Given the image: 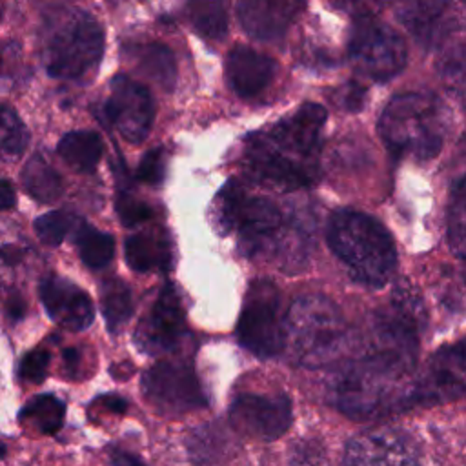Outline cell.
I'll return each instance as SVG.
<instances>
[{
  "instance_id": "obj_1",
  "label": "cell",
  "mask_w": 466,
  "mask_h": 466,
  "mask_svg": "<svg viewBox=\"0 0 466 466\" xmlns=\"http://www.w3.org/2000/svg\"><path fill=\"white\" fill-rule=\"evenodd\" d=\"M326 109L306 102L293 115L253 135L246 164L262 184L279 189L308 187L319 178Z\"/></svg>"
},
{
  "instance_id": "obj_2",
  "label": "cell",
  "mask_w": 466,
  "mask_h": 466,
  "mask_svg": "<svg viewBox=\"0 0 466 466\" xmlns=\"http://www.w3.org/2000/svg\"><path fill=\"white\" fill-rule=\"evenodd\" d=\"M413 368L368 348L342 364L329 382V399L344 415L371 420L411 406Z\"/></svg>"
},
{
  "instance_id": "obj_3",
  "label": "cell",
  "mask_w": 466,
  "mask_h": 466,
  "mask_svg": "<svg viewBox=\"0 0 466 466\" xmlns=\"http://www.w3.org/2000/svg\"><path fill=\"white\" fill-rule=\"evenodd\" d=\"M328 244L353 279L382 286L393 273L397 253L388 229L370 215L342 209L328 224Z\"/></svg>"
},
{
  "instance_id": "obj_4",
  "label": "cell",
  "mask_w": 466,
  "mask_h": 466,
  "mask_svg": "<svg viewBox=\"0 0 466 466\" xmlns=\"http://www.w3.org/2000/svg\"><path fill=\"white\" fill-rule=\"evenodd\" d=\"M446 127V111L430 93H400L379 118V131L390 151L415 160H430L441 151Z\"/></svg>"
},
{
  "instance_id": "obj_5",
  "label": "cell",
  "mask_w": 466,
  "mask_h": 466,
  "mask_svg": "<svg viewBox=\"0 0 466 466\" xmlns=\"http://www.w3.org/2000/svg\"><path fill=\"white\" fill-rule=\"evenodd\" d=\"M284 346L300 366L333 362L346 346V322L339 306L324 295L297 299L284 319Z\"/></svg>"
},
{
  "instance_id": "obj_6",
  "label": "cell",
  "mask_w": 466,
  "mask_h": 466,
  "mask_svg": "<svg viewBox=\"0 0 466 466\" xmlns=\"http://www.w3.org/2000/svg\"><path fill=\"white\" fill-rule=\"evenodd\" d=\"M104 53V31L95 16L78 7L49 11L44 36V64L55 78H78Z\"/></svg>"
},
{
  "instance_id": "obj_7",
  "label": "cell",
  "mask_w": 466,
  "mask_h": 466,
  "mask_svg": "<svg viewBox=\"0 0 466 466\" xmlns=\"http://www.w3.org/2000/svg\"><path fill=\"white\" fill-rule=\"evenodd\" d=\"M215 226L222 233L237 228L246 255L279 242L284 244L286 233L299 229V226L288 228L286 217L275 202L264 197H246L235 182H228L215 200Z\"/></svg>"
},
{
  "instance_id": "obj_8",
  "label": "cell",
  "mask_w": 466,
  "mask_h": 466,
  "mask_svg": "<svg viewBox=\"0 0 466 466\" xmlns=\"http://www.w3.org/2000/svg\"><path fill=\"white\" fill-rule=\"evenodd\" d=\"M238 342L260 359L275 357L284 348V319L279 288L269 280H255L244 297L237 324Z\"/></svg>"
},
{
  "instance_id": "obj_9",
  "label": "cell",
  "mask_w": 466,
  "mask_h": 466,
  "mask_svg": "<svg viewBox=\"0 0 466 466\" xmlns=\"http://www.w3.org/2000/svg\"><path fill=\"white\" fill-rule=\"evenodd\" d=\"M348 53L359 73L380 82L397 76L408 58L404 40L390 25L373 16L355 20L350 33Z\"/></svg>"
},
{
  "instance_id": "obj_10",
  "label": "cell",
  "mask_w": 466,
  "mask_h": 466,
  "mask_svg": "<svg viewBox=\"0 0 466 466\" xmlns=\"http://www.w3.org/2000/svg\"><path fill=\"white\" fill-rule=\"evenodd\" d=\"M146 399L166 413H186L208 406L195 370L184 362H160L142 375Z\"/></svg>"
},
{
  "instance_id": "obj_11",
  "label": "cell",
  "mask_w": 466,
  "mask_h": 466,
  "mask_svg": "<svg viewBox=\"0 0 466 466\" xmlns=\"http://www.w3.org/2000/svg\"><path fill=\"white\" fill-rule=\"evenodd\" d=\"M397 18L424 47H437L466 20L464 0H397Z\"/></svg>"
},
{
  "instance_id": "obj_12",
  "label": "cell",
  "mask_w": 466,
  "mask_h": 466,
  "mask_svg": "<svg viewBox=\"0 0 466 466\" xmlns=\"http://www.w3.org/2000/svg\"><path fill=\"white\" fill-rule=\"evenodd\" d=\"M466 391V340L435 351L413 379L411 404L433 406Z\"/></svg>"
},
{
  "instance_id": "obj_13",
  "label": "cell",
  "mask_w": 466,
  "mask_h": 466,
  "mask_svg": "<svg viewBox=\"0 0 466 466\" xmlns=\"http://www.w3.org/2000/svg\"><path fill=\"white\" fill-rule=\"evenodd\" d=\"M109 124L131 144H140L151 131L155 120V102L146 86L116 75L109 84V96L104 104Z\"/></svg>"
},
{
  "instance_id": "obj_14",
  "label": "cell",
  "mask_w": 466,
  "mask_h": 466,
  "mask_svg": "<svg viewBox=\"0 0 466 466\" xmlns=\"http://www.w3.org/2000/svg\"><path fill=\"white\" fill-rule=\"evenodd\" d=\"M231 424L244 435L275 441L291 424V402L286 395H238L229 408Z\"/></svg>"
},
{
  "instance_id": "obj_15",
  "label": "cell",
  "mask_w": 466,
  "mask_h": 466,
  "mask_svg": "<svg viewBox=\"0 0 466 466\" xmlns=\"http://www.w3.org/2000/svg\"><path fill=\"white\" fill-rule=\"evenodd\" d=\"M184 308L175 284L162 286L151 311L140 322L135 333V342L142 351L158 355L171 351L184 335Z\"/></svg>"
},
{
  "instance_id": "obj_16",
  "label": "cell",
  "mask_w": 466,
  "mask_h": 466,
  "mask_svg": "<svg viewBox=\"0 0 466 466\" xmlns=\"http://www.w3.org/2000/svg\"><path fill=\"white\" fill-rule=\"evenodd\" d=\"M413 439L395 428H379L351 439L344 451L350 464H413L419 462Z\"/></svg>"
},
{
  "instance_id": "obj_17",
  "label": "cell",
  "mask_w": 466,
  "mask_h": 466,
  "mask_svg": "<svg viewBox=\"0 0 466 466\" xmlns=\"http://www.w3.org/2000/svg\"><path fill=\"white\" fill-rule=\"evenodd\" d=\"M40 299L51 320L64 329L82 331L89 328L95 319L91 297L64 277H44L40 282Z\"/></svg>"
},
{
  "instance_id": "obj_18",
  "label": "cell",
  "mask_w": 466,
  "mask_h": 466,
  "mask_svg": "<svg viewBox=\"0 0 466 466\" xmlns=\"http://www.w3.org/2000/svg\"><path fill=\"white\" fill-rule=\"evenodd\" d=\"M300 5L302 0H238L237 16L251 38L271 42L286 35Z\"/></svg>"
},
{
  "instance_id": "obj_19",
  "label": "cell",
  "mask_w": 466,
  "mask_h": 466,
  "mask_svg": "<svg viewBox=\"0 0 466 466\" xmlns=\"http://www.w3.org/2000/svg\"><path fill=\"white\" fill-rule=\"evenodd\" d=\"M277 64L268 55L251 47H233L226 58V80L240 98H251L264 91L275 76Z\"/></svg>"
},
{
  "instance_id": "obj_20",
  "label": "cell",
  "mask_w": 466,
  "mask_h": 466,
  "mask_svg": "<svg viewBox=\"0 0 466 466\" xmlns=\"http://www.w3.org/2000/svg\"><path fill=\"white\" fill-rule=\"evenodd\" d=\"M124 253L127 266L133 271H169L171 268V248L164 229H147L126 238Z\"/></svg>"
},
{
  "instance_id": "obj_21",
  "label": "cell",
  "mask_w": 466,
  "mask_h": 466,
  "mask_svg": "<svg viewBox=\"0 0 466 466\" xmlns=\"http://www.w3.org/2000/svg\"><path fill=\"white\" fill-rule=\"evenodd\" d=\"M137 69L160 89L171 91L177 82V62L169 47L162 44H137L126 49Z\"/></svg>"
},
{
  "instance_id": "obj_22",
  "label": "cell",
  "mask_w": 466,
  "mask_h": 466,
  "mask_svg": "<svg viewBox=\"0 0 466 466\" xmlns=\"http://www.w3.org/2000/svg\"><path fill=\"white\" fill-rule=\"evenodd\" d=\"M56 151L62 160L75 171L91 173L102 157L104 144L96 131L75 129L60 138Z\"/></svg>"
},
{
  "instance_id": "obj_23",
  "label": "cell",
  "mask_w": 466,
  "mask_h": 466,
  "mask_svg": "<svg viewBox=\"0 0 466 466\" xmlns=\"http://www.w3.org/2000/svg\"><path fill=\"white\" fill-rule=\"evenodd\" d=\"M22 184L25 193L42 202H55L64 191V180L60 173L40 155H33L22 169Z\"/></svg>"
},
{
  "instance_id": "obj_24",
  "label": "cell",
  "mask_w": 466,
  "mask_h": 466,
  "mask_svg": "<svg viewBox=\"0 0 466 466\" xmlns=\"http://www.w3.org/2000/svg\"><path fill=\"white\" fill-rule=\"evenodd\" d=\"M193 29L206 40H222L228 31V0H186Z\"/></svg>"
},
{
  "instance_id": "obj_25",
  "label": "cell",
  "mask_w": 466,
  "mask_h": 466,
  "mask_svg": "<svg viewBox=\"0 0 466 466\" xmlns=\"http://www.w3.org/2000/svg\"><path fill=\"white\" fill-rule=\"evenodd\" d=\"M66 415V404L51 395H36L33 397L20 411V420L31 428H35L38 433L53 435L56 433L64 424Z\"/></svg>"
},
{
  "instance_id": "obj_26",
  "label": "cell",
  "mask_w": 466,
  "mask_h": 466,
  "mask_svg": "<svg viewBox=\"0 0 466 466\" xmlns=\"http://www.w3.org/2000/svg\"><path fill=\"white\" fill-rule=\"evenodd\" d=\"M75 242L78 246V255H80L82 262L91 269L106 268L115 255L113 235L100 231L82 220L76 226Z\"/></svg>"
},
{
  "instance_id": "obj_27",
  "label": "cell",
  "mask_w": 466,
  "mask_h": 466,
  "mask_svg": "<svg viewBox=\"0 0 466 466\" xmlns=\"http://www.w3.org/2000/svg\"><path fill=\"white\" fill-rule=\"evenodd\" d=\"M100 308L107 329L113 335L118 333L133 313V299L127 284L120 279L106 280L100 288Z\"/></svg>"
},
{
  "instance_id": "obj_28",
  "label": "cell",
  "mask_w": 466,
  "mask_h": 466,
  "mask_svg": "<svg viewBox=\"0 0 466 466\" xmlns=\"http://www.w3.org/2000/svg\"><path fill=\"white\" fill-rule=\"evenodd\" d=\"M437 75L446 91L466 104V46H455L442 53L437 62Z\"/></svg>"
},
{
  "instance_id": "obj_29",
  "label": "cell",
  "mask_w": 466,
  "mask_h": 466,
  "mask_svg": "<svg viewBox=\"0 0 466 466\" xmlns=\"http://www.w3.org/2000/svg\"><path fill=\"white\" fill-rule=\"evenodd\" d=\"M448 240L457 258L466 264V177L451 191L448 208Z\"/></svg>"
},
{
  "instance_id": "obj_30",
  "label": "cell",
  "mask_w": 466,
  "mask_h": 466,
  "mask_svg": "<svg viewBox=\"0 0 466 466\" xmlns=\"http://www.w3.org/2000/svg\"><path fill=\"white\" fill-rule=\"evenodd\" d=\"M75 218L66 211H49L35 220V231L38 238L47 246H58L71 231Z\"/></svg>"
},
{
  "instance_id": "obj_31",
  "label": "cell",
  "mask_w": 466,
  "mask_h": 466,
  "mask_svg": "<svg viewBox=\"0 0 466 466\" xmlns=\"http://www.w3.org/2000/svg\"><path fill=\"white\" fill-rule=\"evenodd\" d=\"M116 213H118L120 222L126 228H133L140 222H146L153 215V211L147 204L140 202L138 198H135L127 193H120L116 197Z\"/></svg>"
},
{
  "instance_id": "obj_32",
  "label": "cell",
  "mask_w": 466,
  "mask_h": 466,
  "mask_svg": "<svg viewBox=\"0 0 466 466\" xmlns=\"http://www.w3.org/2000/svg\"><path fill=\"white\" fill-rule=\"evenodd\" d=\"M47 368H49V353L46 350H33L27 355H24V359L20 360L18 375L24 382L40 384L47 375Z\"/></svg>"
},
{
  "instance_id": "obj_33",
  "label": "cell",
  "mask_w": 466,
  "mask_h": 466,
  "mask_svg": "<svg viewBox=\"0 0 466 466\" xmlns=\"http://www.w3.org/2000/svg\"><path fill=\"white\" fill-rule=\"evenodd\" d=\"M164 149L162 147H155L149 149L137 169V178L144 184L149 186H157L164 180V173H166V162H164Z\"/></svg>"
},
{
  "instance_id": "obj_34",
  "label": "cell",
  "mask_w": 466,
  "mask_h": 466,
  "mask_svg": "<svg viewBox=\"0 0 466 466\" xmlns=\"http://www.w3.org/2000/svg\"><path fill=\"white\" fill-rule=\"evenodd\" d=\"M333 9L342 13L353 15L355 18L360 16H373L377 15L390 0H326Z\"/></svg>"
},
{
  "instance_id": "obj_35",
  "label": "cell",
  "mask_w": 466,
  "mask_h": 466,
  "mask_svg": "<svg viewBox=\"0 0 466 466\" xmlns=\"http://www.w3.org/2000/svg\"><path fill=\"white\" fill-rule=\"evenodd\" d=\"M362 100H364V89L359 84L350 82V84L342 86V89L339 91V102L342 104L344 109L355 111L362 106Z\"/></svg>"
},
{
  "instance_id": "obj_36",
  "label": "cell",
  "mask_w": 466,
  "mask_h": 466,
  "mask_svg": "<svg viewBox=\"0 0 466 466\" xmlns=\"http://www.w3.org/2000/svg\"><path fill=\"white\" fill-rule=\"evenodd\" d=\"M16 195H15V187L9 180H0V211L9 209L15 206Z\"/></svg>"
},
{
  "instance_id": "obj_37",
  "label": "cell",
  "mask_w": 466,
  "mask_h": 466,
  "mask_svg": "<svg viewBox=\"0 0 466 466\" xmlns=\"http://www.w3.org/2000/svg\"><path fill=\"white\" fill-rule=\"evenodd\" d=\"M98 400L104 404V408H107L113 413H124L127 410V402L116 395H104Z\"/></svg>"
},
{
  "instance_id": "obj_38",
  "label": "cell",
  "mask_w": 466,
  "mask_h": 466,
  "mask_svg": "<svg viewBox=\"0 0 466 466\" xmlns=\"http://www.w3.org/2000/svg\"><path fill=\"white\" fill-rule=\"evenodd\" d=\"M7 311L11 315V319L18 320L22 315H24V300L20 297H13L9 302H7Z\"/></svg>"
},
{
  "instance_id": "obj_39",
  "label": "cell",
  "mask_w": 466,
  "mask_h": 466,
  "mask_svg": "<svg viewBox=\"0 0 466 466\" xmlns=\"http://www.w3.org/2000/svg\"><path fill=\"white\" fill-rule=\"evenodd\" d=\"M78 359H80V353L76 351V348H67V350H64V362H66L67 368H75L76 362H78Z\"/></svg>"
},
{
  "instance_id": "obj_40",
  "label": "cell",
  "mask_w": 466,
  "mask_h": 466,
  "mask_svg": "<svg viewBox=\"0 0 466 466\" xmlns=\"http://www.w3.org/2000/svg\"><path fill=\"white\" fill-rule=\"evenodd\" d=\"M462 149H464V153H466V135H464V140H462Z\"/></svg>"
}]
</instances>
